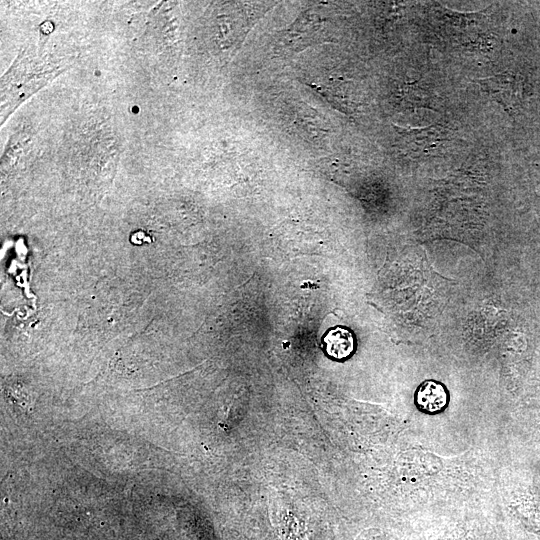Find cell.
Listing matches in <instances>:
<instances>
[{"instance_id":"cell-1","label":"cell","mask_w":540,"mask_h":540,"mask_svg":"<svg viewBox=\"0 0 540 540\" xmlns=\"http://www.w3.org/2000/svg\"><path fill=\"white\" fill-rule=\"evenodd\" d=\"M60 68L61 65L32 61L30 55H25V52L19 54L10 71L5 75L10 79L2 77L1 122L3 123L25 98L61 73Z\"/></svg>"},{"instance_id":"cell-2","label":"cell","mask_w":540,"mask_h":540,"mask_svg":"<svg viewBox=\"0 0 540 540\" xmlns=\"http://www.w3.org/2000/svg\"><path fill=\"white\" fill-rule=\"evenodd\" d=\"M327 20L318 14L305 12L294 23L278 33L275 50L279 55H293L327 40Z\"/></svg>"},{"instance_id":"cell-3","label":"cell","mask_w":540,"mask_h":540,"mask_svg":"<svg viewBox=\"0 0 540 540\" xmlns=\"http://www.w3.org/2000/svg\"><path fill=\"white\" fill-rule=\"evenodd\" d=\"M396 131L399 147L410 157H430L453 140L441 125L414 129L396 127Z\"/></svg>"},{"instance_id":"cell-4","label":"cell","mask_w":540,"mask_h":540,"mask_svg":"<svg viewBox=\"0 0 540 540\" xmlns=\"http://www.w3.org/2000/svg\"><path fill=\"white\" fill-rule=\"evenodd\" d=\"M477 83L510 116L518 113L524 101V87L517 75L506 72L479 79Z\"/></svg>"},{"instance_id":"cell-5","label":"cell","mask_w":540,"mask_h":540,"mask_svg":"<svg viewBox=\"0 0 540 540\" xmlns=\"http://www.w3.org/2000/svg\"><path fill=\"white\" fill-rule=\"evenodd\" d=\"M449 402V396L445 386L435 380L422 382L415 392V404L417 408L426 414L441 413Z\"/></svg>"},{"instance_id":"cell-6","label":"cell","mask_w":540,"mask_h":540,"mask_svg":"<svg viewBox=\"0 0 540 540\" xmlns=\"http://www.w3.org/2000/svg\"><path fill=\"white\" fill-rule=\"evenodd\" d=\"M325 352L336 360L348 358L354 351L353 333L342 326L329 329L322 338Z\"/></svg>"},{"instance_id":"cell-7","label":"cell","mask_w":540,"mask_h":540,"mask_svg":"<svg viewBox=\"0 0 540 540\" xmlns=\"http://www.w3.org/2000/svg\"><path fill=\"white\" fill-rule=\"evenodd\" d=\"M397 99L401 104L411 107H426L431 109L429 97L416 83H406L397 93Z\"/></svg>"}]
</instances>
